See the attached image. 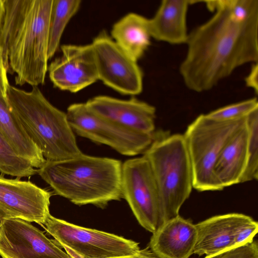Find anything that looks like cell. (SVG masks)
Returning <instances> with one entry per match:
<instances>
[{
    "label": "cell",
    "mask_w": 258,
    "mask_h": 258,
    "mask_svg": "<svg viewBox=\"0 0 258 258\" xmlns=\"http://www.w3.org/2000/svg\"><path fill=\"white\" fill-rule=\"evenodd\" d=\"M248 139L246 120L223 148L214 170L215 178L222 189L240 183L247 163Z\"/></svg>",
    "instance_id": "ac0fdd59"
},
{
    "label": "cell",
    "mask_w": 258,
    "mask_h": 258,
    "mask_svg": "<svg viewBox=\"0 0 258 258\" xmlns=\"http://www.w3.org/2000/svg\"><path fill=\"white\" fill-rule=\"evenodd\" d=\"M122 164L116 159L82 153L63 160H46L37 173L55 194L73 204L104 208L122 199Z\"/></svg>",
    "instance_id": "3957f363"
},
{
    "label": "cell",
    "mask_w": 258,
    "mask_h": 258,
    "mask_svg": "<svg viewBox=\"0 0 258 258\" xmlns=\"http://www.w3.org/2000/svg\"><path fill=\"white\" fill-rule=\"evenodd\" d=\"M246 116L220 121L198 116L183 134L192 170L193 188L200 191L221 190L214 173L227 142L246 122Z\"/></svg>",
    "instance_id": "8992f818"
},
{
    "label": "cell",
    "mask_w": 258,
    "mask_h": 258,
    "mask_svg": "<svg viewBox=\"0 0 258 258\" xmlns=\"http://www.w3.org/2000/svg\"><path fill=\"white\" fill-rule=\"evenodd\" d=\"M80 0H53L48 34L47 56L51 59L59 48L64 30L81 6Z\"/></svg>",
    "instance_id": "44dd1931"
},
{
    "label": "cell",
    "mask_w": 258,
    "mask_h": 258,
    "mask_svg": "<svg viewBox=\"0 0 258 258\" xmlns=\"http://www.w3.org/2000/svg\"><path fill=\"white\" fill-rule=\"evenodd\" d=\"M257 108L258 101L254 97L225 106L206 115L209 118L216 120H231L245 117Z\"/></svg>",
    "instance_id": "cb8c5ba5"
},
{
    "label": "cell",
    "mask_w": 258,
    "mask_h": 258,
    "mask_svg": "<svg viewBox=\"0 0 258 258\" xmlns=\"http://www.w3.org/2000/svg\"><path fill=\"white\" fill-rule=\"evenodd\" d=\"M0 52L15 84L43 85L48 70L49 24L53 0H4Z\"/></svg>",
    "instance_id": "7a4b0ae2"
},
{
    "label": "cell",
    "mask_w": 258,
    "mask_h": 258,
    "mask_svg": "<svg viewBox=\"0 0 258 258\" xmlns=\"http://www.w3.org/2000/svg\"><path fill=\"white\" fill-rule=\"evenodd\" d=\"M197 236L195 224L179 215L157 227L149 248L158 258H189L194 254Z\"/></svg>",
    "instance_id": "2e32d148"
},
{
    "label": "cell",
    "mask_w": 258,
    "mask_h": 258,
    "mask_svg": "<svg viewBox=\"0 0 258 258\" xmlns=\"http://www.w3.org/2000/svg\"><path fill=\"white\" fill-rule=\"evenodd\" d=\"M111 38L130 58L137 62L150 45L149 19L128 13L112 26Z\"/></svg>",
    "instance_id": "d6986e66"
},
{
    "label": "cell",
    "mask_w": 258,
    "mask_h": 258,
    "mask_svg": "<svg viewBox=\"0 0 258 258\" xmlns=\"http://www.w3.org/2000/svg\"><path fill=\"white\" fill-rule=\"evenodd\" d=\"M1 173V172H0Z\"/></svg>",
    "instance_id": "1f68e13d"
},
{
    "label": "cell",
    "mask_w": 258,
    "mask_h": 258,
    "mask_svg": "<svg viewBox=\"0 0 258 258\" xmlns=\"http://www.w3.org/2000/svg\"><path fill=\"white\" fill-rule=\"evenodd\" d=\"M7 71L0 52V95L6 98L7 91L10 84L7 77Z\"/></svg>",
    "instance_id": "83f0119b"
},
{
    "label": "cell",
    "mask_w": 258,
    "mask_h": 258,
    "mask_svg": "<svg viewBox=\"0 0 258 258\" xmlns=\"http://www.w3.org/2000/svg\"><path fill=\"white\" fill-rule=\"evenodd\" d=\"M85 104L95 114L126 128L146 134L155 132L156 108L135 97L122 100L99 95Z\"/></svg>",
    "instance_id": "5bb4252c"
},
{
    "label": "cell",
    "mask_w": 258,
    "mask_h": 258,
    "mask_svg": "<svg viewBox=\"0 0 258 258\" xmlns=\"http://www.w3.org/2000/svg\"><path fill=\"white\" fill-rule=\"evenodd\" d=\"M121 189L122 198L140 224L155 232L161 217V201L150 165L143 155L122 164Z\"/></svg>",
    "instance_id": "9c48e42d"
},
{
    "label": "cell",
    "mask_w": 258,
    "mask_h": 258,
    "mask_svg": "<svg viewBox=\"0 0 258 258\" xmlns=\"http://www.w3.org/2000/svg\"><path fill=\"white\" fill-rule=\"evenodd\" d=\"M258 231V223L251 217L237 229L234 238V247L253 241Z\"/></svg>",
    "instance_id": "484cf974"
},
{
    "label": "cell",
    "mask_w": 258,
    "mask_h": 258,
    "mask_svg": "<svg viewBox=\"0 0 258 258\" xmlns=\"http://www.w3.org/2000/svg\"><path fill=\"white\" fill-rule=\"evenodd\" d=\"M111 258H158L149 249L147 248L142 250L136 254L132 256L116 257Z\"/></svg>",
    "instance_id": "f1b7e54d"
},
{
    "label": "cell",
    "mask_w": 258,
    "mask_h": 258,
    "mask_svg": "<svg viewBox=\"0 0 258 258\" xmlns=\"http://www.w3.org/2000/svg\"><path fill=\"white\" fill-rule=\"evenodd\" d=\"M2 258H72L55 240L47 238L31 222L3 218L0 226Z\"/></svg>",
    "instance_id": "8fae6325"
},
{
    "label": "cell",
    "mask_w": 258,
    "mask_h": 258,
    "mask_svg": "<svg viewBox=\"0 0 258 258\" xmlns=\"http://www.w3.org/2000/svg\"><path fill=\"white\" fill-rule=\"evenodd\" d=\"M0 132L16 151L35 168L46 162L42 153L27 134L11 109L7 98L0 95Z\"/></svg>",
    "instance_id": "ffe728a7"
},
{
    "label": "cell",
    "mask_w": 258,
    "mask_h": 258,
    "mask_svg": "<svg viewBox=\"0 0 258 258\" xmlns=\"http://www.w3.org/2000/svg\"><path fill=\"white\" fill-rule=\"evenodd\" d=\"M0 172L18 178L38 173L31 163L20 156L0 132Z\"/></svg>",
    "instance_id": "7402d4cb"
},
{
    "label": "cell",
    "mask_w": 258,
    "mask_h": 258,
    "mask_svg": "<svg viewBox=\"0 0 258 258\" xmlns=\"http://www.w3.org/2000/svg\"><path fill=\"white\" fill-rule=\"evenodd\" d=\"M60 48L61 55L51 62L47 70L54 87L76 93L99 80L91 44H64Z\"/></svg>",
    "instance_id": "4fadbf2b"
},
{
    "label": "cell",
    "mask_w": 258,
    "mask_h": 258,
    "mask_svg": "<svg viewBox=\"0 0 258 258\" xmlns=\"http://www.w3.org/2000/svg\"><path fill=\"white\" fill-rule=\"evenodd\" d=\"M214 13L188 33L179 67L185 86L211 90L238 68L258 60V0L204 1Z\"/></svg>",
    "instance_id": "6da1fadb"
},
{
    "label": "cell",
    "mask_w": 258,
    "mask_h": 258,
    "mask_svg": "<svg viewBox=\"0 0 258 258\" xmlns=\"http://www.w3.org/2000/svg\"><path fill=\"white\" fill-rule=\"evenodd\" d=\"M194 1L163 0L154 16L149 19L151 38L173 45L185 44L188 33L186 18Z\"/></svg>",
    "instance_id": "e0dca14e"
},
{
    "label": "cell",
    "mask_w": 258,
    "mask_h": 258,
    "mask_svg": "<svg viewBox=\"0 0 258 258\" xmlns=\"http://www.w3.org/2000/svg\"><path fill=\"white\" fill-rule=\"evenodd\" d=\"M43 226L72 258L132 256L139 243L113 234L76 225L49 214Z\"/></svg>",
    "instance_id": "52a82bcc"
},
{
    "label": "cell",
    "mask_w": 258,
    "mask_h": 258,
    "mask_svg": "<svg viewBox=\"0 0 258 258\" xmlns=\"http://www.w3.org/2000/svg\"><path fill=\"white\" fill-rule=\"evenodd\" d=\"M209 258H258V245L255 241L224 251Z\"/></svg>",
    "instance_id": "d4e9b609"
},
{
    "label": "cell",
    "mask_w": 258,
    "mask_h": 258,
    "mask_svg": "<svg viewBox=\"0 0 258 258\" xmlns=\"http://www.w3.org/2000/svg\"><path fill=\"white\" fill-rule=\"evenodd\" d=\"M258 64L257 62L252 63L249 73L245 78L247 87L252 89L255 94L258 92Z\"/></svg>",
    "instance_id": "4316f807"
},
{
    "label": "cell",
    "mask_w": 258,
    "mask_h": 258,
    "mask_svg": "<svg viewBox=\"0 0 258 258\" xmlns=\"http://www.w3.org/2000/svg\"><path fill=\"white\" fill-rule=\"evenodd\" d=\"M66 114L75 134L109 146L122 155L143 154L154 139L155 132L144 134L118 124L95 114L85 103L70 105Z\"/></svg>",
    "instance_id": "ba28073f"
},
{
    "label": "cell",
    "mask_w": 258,
    "mask_h": 258,
    "mask_svg": "<svg viewBox=\"0 0 258 258\" xmlns=\"http://www.w3.org/2000/svg\"><path fill=\"white\" fill-rule=\"evenodd\" d=\"M6 98L11 109L46 160H63L83 153L66 113L50 103L38 86L26 91L10 85Z\"/></svg>",
    "instance_id": "277c9868"
},
{
    "label": "cell",
    "mask_w": 258,
    "mask_h": 258,
    "mask_svg": "<svg viewBox=\"0 0 258 258\" xmlns=\"http://www.w3.org/2000/svg\"><path fill=\"white\" fill-rule=\"evenodd\" d=\"M51 193L30 181L0 175V213L43 226L49 213Z\"/></svg>",
    "instance_id": "7c38bea8"
},
{
    "label": "cell",
    "mask_w": 258,
    "mask_h": 258,
    "mask_svg": "<svg viewBox=\"0 0 258 258\" xmlns=\"http://www.w3.org/2000/svg\"><path fill=\"white\" fill-rule=\"evenodd\" d=\"M4 12V0H0V27L3 19Z\"/></svg>",
    "instance_id": "f546056e"
},
{
    "label": "cell",
    "mask_w": 258,
    "mask_h": 258,
    "mask_svg": "<svg viewBox=\"0 0 258 258\" xmlns=\"http://www.w3.org/2000/svg\"><path fill=\"white\" fill-rule=\"evenodd\" d=\"M99 80L124 95H137L143 90V74L137 63L103 30L91 43Z\"/></svg>",
    "instance_id": "30bf717a"
},
{
    "label": "cell",
    "mask_w": 258,
    "mask_h": 258,
    "mask_svg": "<svg viewBox=\"0 0 258 258\" xmlns=\"http://www.w3.org/2000/svg\"><path fill=\"white\" fill-rule=\"evenodd\" d=\"M3 219V217L2 216V215L0 213V226H1V225L2 224V221Z\"/></svg>",
    "instance_id": "4dcf8cb0"
},
{
    "label": "cell",
    "mask_w": 258,
    "mask_h": 258,
    "mask_svg": "<svg viewBox=\"0 0 258 258\" xmlns=\"http://www.w3.org/2000/svg\"><path fill=\"white\" fill-rule=\"evenodd\" d=\"M248 130L247 160L240 183L258 178V108L246 116Z\"/></svg>",
    "instance_id": "603a6c76"
},
{
    "label": "cell",
    "mask_w": 258,
    "mask_h": 258,
    "mask_svg": "<svg viewBox=\"0 0 258 258\" xmlns=\"http://www.w3.org/2000/svg\"><path fill=\"white\" fill-rule=\"evenodd\" d=\"M143 155L149 162L160 192L159 226L179 215L193 188L192 167L183 134L155 132L153 142Z\"/></svg>",
    "instance_id": "5b68a950"
},
{
    "label": "cell",
    "mask_w": 258,
    "mask_h": 258,
    "mask_svg": "<svg viewBox=\"0 0 258 258\" xmlns=\"http://www.w3.org/2000/svg\"><path fill=\"white\" fill-rule=\"evenodd\" d=\"M250 217L240 213L216 215L195 224L197 236L194 253L209 258L234 247L238 228Z\"/></svg>",
    "instance_id": "9a60e30c"
}]
</instances>
